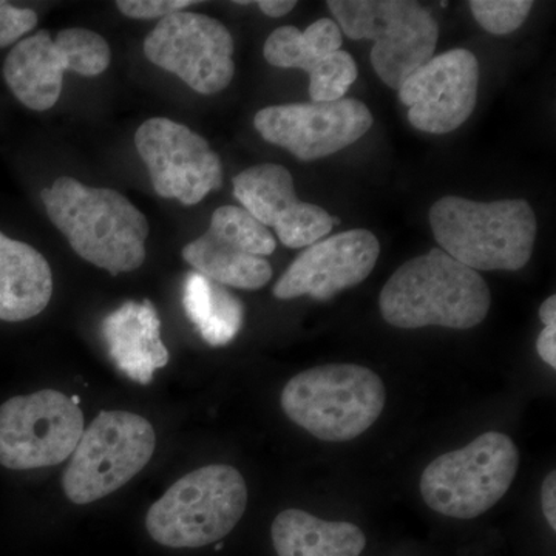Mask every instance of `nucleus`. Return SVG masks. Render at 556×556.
<instances>
[{
    "label": "nucleus",
    "mask_w": 556,
    "mask_h": 556,
    "mask_svg": "<svg viewBox=\"0 0 556 556\" xmlns=\"http://www.w3.org/2000/svg\"><path fill=\"white\" fill-rule=\"evenodd\" d=\"M47 214L80 258L112 276L144 263L148 218L123 193L89 188L78 179L58 178L40 192Z\"/></svg>",
    "instance_id": "1"
},
{
    "label": "nucleus",
    "mask_w": 556,
    "mask_h": 556,
    "mask_svg": "<svg viewBox=\"0 0 556 556\" xmlns=\"http://www.w3.org/2000/svg\"><path fill=\"white\" fill-rule=\"evenodd\" d=\"M492 303L489 285L477 270L442 249L408 260L380 292L387 324L401 329H470L484 321Z\"/></svg>",
    "instance_id": "2"
},
{
    "label": "nucleus",
    "mask_w": 556,
    "mask_h": 556,
    "mask_svg": "<svg viewBox=\"0 0 556 556\" xmlns=\"http://www.w3.org/2000/svg\"><path fill=\"white\" fill-rule=\"evenodd\" d=\"M439 249L473 270H519L535 248V211L526 200L479 203L448 195L428 214Z\"/></svg>",
    "instance_id": "3"
},
{
    "label": "nucleus",
    "mask_w": 556,
    "mask_h": 556,
    "mask_svg": "<svg viewBox=\"0 0 556 556\" xmlns=\"http://www.w3.org/2000/svg\"><path fill=\"white\" fill-rule=\"evenodd\" d=\"M387 390L372 369L353 364L321 365L294 376L280 404L285 415L314 438L353 441L364 434L386 408Z\"/></svg>",
    "instance_id": "4"
},
{
    "label": "nucleus",
    "mask_w": 556,
    "mask_h": 556,
    "mask_svg": "<svg viewBox=\"0 0 556 556\" xmlns=\"http://www.w3.org/2000/svg\"><path fill=\"white\" fill-rule=\"evenodd\" d=\"M247 506L248 486L240 471L212 464L178 479L149 508L146 527L161 546L204 547L228 536Z\"/></svg>",
    "instance_id": "5"
},
{
    "label": "nucleus",
    "mask_w": 556,
    "mask_h": 556,
    "mask_svg": "<svg viewBox=\"0 0 556 556\" xmlns=\"http://www.w3.org/2000/svg\"><path fill=\"white\" fill-rule=\"evenodd\" d=\"M519 452L514 439L486 431L467 447L438 456L420 478L424 503L455 519L481 517L496 506L514 484Z\"/></svg>",
    "instance_id": "6"
},
{
    "label": "nucleus",
    "mask_w": 556,
    "mask_h": 556,
    "mask_svg": "<svg viewBox=\"0 0 556 556\" xmlns=\"http://www.w3.org/2000/svg\"><path fill=\"white\" fill-rule=\"evenodd\" d=\"M328 9L348 38L372 39L371 64L380 79L399 90L433 58L439 25L430 11L409 0H329Z\"/></svg>",
    "instance_id": "7"
},
{
    "label": "nucleus",
    "mask_w": 556,
    "mask_h": 556,
    "mask_svg": "<svg viewBox=\"0 0 556 556\" xmlns=\"http://www.w3.org/2000/svg\"><path fill=\"white\" fill-rule=\"evenodd\" d=\"M156 437L148 419L127 412H102L84 430L62 489L72 503H94L126 485L148 466Z\"/></svg>",
    "instance_id": "8"
},
{
    "label": "nucleus",
    "mask_w": 556,
    "mask_h": 556,
    "mask_svg": "<svg viewBox=\"0 0 556 556\" xmlns=\"http://www.w3.org/2000/svg\"><path fill=\"white\" fill-rule=\"evenodd\" d=\"M84 433L79 405L56 390L11 397L0 405V466L35 470L73 455Z\"/></svg>",
    "instance_id": "9"
},
{
    "label": "nucleus",
    "mask_w": 556,
    "mask_h": 556,
    "mask_svg": "<svg viewBox=\"0 0 556 556\" xmlns=\"http://www.w3.org/2000/svg\"><path fill=\"white\" fill-rule=\"evenodd\" d=\"M233 49L232 35L222 22L189 11L163 17L144 40V54L152 64L201 94L229 87L236 75Z\"/></svg>",
    "instance_id": "10"
},
{
    "label": "nucleus",
    "mask_w": 556,
    "mask_h": 556,
    "mask_svg": "<svg viewBox=\"0 0 556 556\" xmlns=\"http://www.w3.org/2000/svg\"><path fill=\"white\" fill-rule=\"evenodd\" d=\"M276 248V237L248 211L222 206L212 215L206 232L186 244L182 258L215 283L254 291L273 278L266 257Z\"/></svg>",
    "instance_id": "11"
},
{
    "label": "nucleus",
    "mask_w": 556,
    "mask_h": 556,
    "mask_svg": "<svg viewBox=\"0 0 556 556\" xmlns=\"http://www.w3.org/2000/svg\"><path fill=\"white\" fill-rule=\"evenodd\" d=\"M135 146L148 166L153 189L163 199L195 206L222 188L219 156L199 134L169 118H152L135 134Z\"/></svg>",
    "instance_id": "12"
},
{
    "label": "nucleus",
    "mask_w": 556,
    "mask_h": 556,
    "mask_svg": "<svg viewBox=\"0 0 556 556\" xmlns=\"http://www.w3.org/2000/svg\"><path fill=\"white\" fill-rule=\"evenodd\" d=\"M375 118L364 102L342 98L332 102L270 105L260 110L255 129L265 141L287 149L300 161L327 159L354 144L371 129Z\"/></svg>",
    "instance_id": "13"
},
{
    "label": "nucleus",
    "mask_w": 556,
    "mask_h": 556,
    "mask_svg": "<svg viewBox=\"0 0 556 556\" xmlns=\"http://www.w3.org/2000/svg\"><path fill=\"white\" fill-rule=\"evenodd\" d=\"M478 58L466 49L445 51L417 68L399 89L417 130L445 135L459 129L478 101Z\"/></svg>",
    "instance_id": "14"
},
{
    "label": "nucleus",
    "mask_w": 556,
    "mask_h": 556,
    "mask_svg": "<svg viewBox=\"0 0 556 556\" xmlns=\"http://www.w3.org/2000/svg\"><path fill=\"white\" fill-rule=\"evenodd\" d=\"M380 254L378 237L353 229L321 239L306 248L288 266L274 287V295L291 300L309 295L329 300L367 280Z\"/></svg>",
    "instance_id": "15"
},
{
    "label": "nucleus",
    "mask_w": 556,
    "mask_h": 556,
    "mask_svg": "<svg viewBox=\"0 0 556 556\" xmlns=\"http://www.w3.org/2000/svg\"><path fill=\"white\" fill-rule=\"evenodd\" d=\"M232 185L241 207L266 228L276 229L287 248H308L325 239L338 223L324 207L300 201L292 175L278 164L249 167Z\"/></svg>",
    "instance_id": "16"
},
{
    "label": "nucleus",
    "mask_w": 556,
    "mask_h": 556,
    "mask_svg": "<svg viewBox=\"0 0 556 556\" xmlns=\"http://www.w3.org/2000/svg\"><path fill=\"white\" fill-rule=\"evenodd\" d=\"M102 338L119 371L148 386L156 369L169 364V350L161 339V320L149 300L126 302L102 321Z\"/></svg>",
    "instance_id": "17"
},
{
    "label": "nucleus",
    "mask_w": 556,
    "mask_h": 556,
    "mask_svg": "<svg viewBox=\"0 0 556 556\" xmlns=\"http://www.w3.org/2000/svg\"><path fill=\"white\" fill-rule=\"evenodd\" d=\"M67 60L51 38L40 30L13 47L3 62V78L25 108L46 112L60 101Z\"/></svg>",
    "instance_id": "18"
},
{
    "label": "nucleus",
    "mask_w": 556,
    "mask_h": 556,
    "mask_svg": "<svg viewBox=\"0 0 556 556\" xmlns=\"http://www.w3.org/2000/svg\"><path fill=\"white\" fill-rule=\"evenodd\" d=\"M53 295V274L46 257L24 241L0 232V320L38 316Z\"/></svg>",
    "instance_id": "19"
},
{
    "label": "nucleus",
    "mask_w": 556,
    "mask_h": 556,
    "mask_svg": "<svg viewBox=\"0 0 556 556\" xmlns=\"http://www.w3.org/2000/svg\"><path fill=\"white\" fill-rule=\"evenodd\" d=\"M265 60L278 68H299L309 75V97L313 102H332L345 98L356 83L358 70L350 53L340 50L321 54L311 51L295 27H280L270 33L263 47Z\"/></svg>",
    "instance_id": "20"
},
{
    "label": "nucleus",
    "mask_w": 556,
    "mask_h": 556,
    "mask_svg": "<svg viewBox=\"0 0 556 556\" xmlns=\"http://www.w3.org/2000/svg\"><path fill=\"white\" fill-rule=\"evenodd\" d=\"M270 536L277 556H361L367 547L361 527L325 521L299 508L278 514Z\"/></svg>",
    "instance_id": "21"
},
{
    "label": "nucleus",
    "mask_w": 556,
    "mask_h": 556,
    "mask_svg": "<svg viewBox=\"0 0 556 556\" xmlns=\"http://www.w3.org/2000/svg\"><path fill=\"white\" fill-rule=\"evenodd\" d=\"M188 318L211 346L228 345L243 325V303L223 285L190 273L182 292Z\"/></svg>",
    "instance_id": "22"
},
{
    "label": "nucleus",
    "mask_w": 556,
    "mask_h": 556,
    "mask_svg": "<svg viewBox=\"0 0 556 556\" xmlns=\"http://www.w3.org/2000/svg\"><path fill=\"white\" fill-rule=\"evenodd\" d=\"M54 42L67 60L68 72L80 76H98L109 68L112 50L108 40L86 28H67L58 33Z\"/></svg>",
    "instance_id": "23"
},
{
    "label": "nucleus",
    "mask_w": 556,
    "mask_h": 556,
    "mask_svg": "<svg viewBox=\"0 0 556 556\" xmlns=\"http://www.w3.org/2000/svg\"><path fill=\"white\" fill-rule=\"evenodd\" d=\"M471 14L485 31L504 36L518 30L530 10L532 0H471L468 2Z\"/></svg>",
    "instance_id": "24"
},
{
    "label": "nucleus",
    "mask_w": 556,
    "mask_h": 556,
    "mask_svg": "<svg viewBox=\"0 0 556 556\" xmlns=\"http://www.w3.org/2000/svg\"><path fill=\"white\" fill-rule=\"evenodd\" d=\"M38 14L31 9H20L0 2V49L9 47L38 25Z\"/></svg>",
    "instance_id": "25"
},
{
    "label": "nucleus",
    "mask_w": 556,
    "mask_h": 556,
    "mask_svg": "<svg viewBox=\"0 0 556 556\" xmlns=\"http://www.w3.org/2000/svg\"><path fill=\"white\" fill-rule=\"evenodd\" d=\"M197 2L190 0H118L116 7L130 20H155L185 11Z\"/></svg>",
    "instance_id": "26"
},
{
    "label": "nucleus",
    "mask_w": 556,
    "mask_h": 556,
    "mask_svg": "<svg viewBox=\"0 0 556 556\" xmlns=\"http://www.w3.org/2000/svg\"><path fill=\"white\" fill-rule=\"evenodd\" d=\"M343 33L338 22L332 20H318L302 31L303 42L314 53L327 56L342 50Z\"/></svg>",
    "instance_id": "27"
},
{
    "label": "nucleus",
    "mask_w": 556,
    "mask_h": 556,
    "mask_svg": "<svg viewBox=\"0 0 556 556\" xmlns=\"http://www.w3.org/2000/svg\"><path fill=\"white\" fill-rule=\"evenodd\" d=\"M541 507L551 529L556 530V473L551 471L541 485Z\"/></svg>",
    "instance_id": "28"
},
{
    "label": "nucleus",
    "mask_w": 556,
    "mask_h": 556,
    "mask_svg": "<svg viewBox=\"0 0 556 556\" xmlns=\"http://www.w3.org/2000/svg\"><path fill=\"white\" fill-rule=\"evenodd\" d=\"M538 356L556 369V327H544L536 340Z\"/></svg>",
    "instance_id": "29"
},
{
    "label": "nucleus",
    "mask_w": 556,
    "mask_h": 556,
    "mask_svg": "<svg viewBox=\"0 0 556 556\" xmlns=\"http://www.w3.org/2000/svg\"><path fill=\"white\" fill-rule=\"evenodd\" d=\"M258 9L269 17H283L294 10L298 2L294 0H260L257 2Z\"/></svg>",
    "instance_id": "30"
},
{
    "label": "nucleus",
    "mask_w": 556,
    "mask_h": 556,
    "mask_svg": "<svg viewBox=\"0 0 556 556\" xmlns=\"http://www.w3.org/2000/svg\"><path fill=\"white\" fill-rule=\"evenodd\" d=\"M540 320L543 321L544 327H556V295H551L540 306Z\"/></svg>",
    "instance_id": "31"
}]
</instances>
